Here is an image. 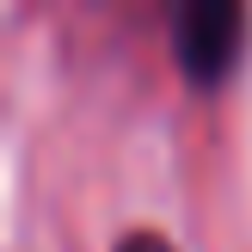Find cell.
<instances>
[{"instance_id": "obj_1", "label": "cell", "mask_w": 252, "mask_h": 252, "mask_svg": "<svg viewBox=\"0 0 252 252\" xmlns=\"http://www.w3.org/2000/svg\"><path fill=\"white\" fill-rule=\"evenodd\" d=\"M240 31H246V12L234 0H191L172 25V43H179V68L191 74L197 86H216L221 74L234 68L240 56Z\"/></svg>"}, {"instance_id": "obj_2", "label": "cell", "mask_w": 252, "mask_h": 252, "mask_svg": "<svg viewBox=\"0 0 252 252\" xmlns=\"http://www.w3.org/2000/svg\"><path fill=\"white\" fill-rule=\"evenodd\" d=\"M117 252H172V246L160 240V234H129V240H123Z\"/></svg>"}]
</instances>
